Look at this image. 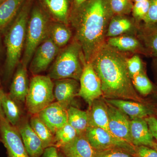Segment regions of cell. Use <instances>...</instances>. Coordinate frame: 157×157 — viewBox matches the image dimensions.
Masks as SVG:
<instances>
[{"instance_id": "cell-30", "label": "cell", "mask_w": 157, "mask_h": 157, "mask_svg": "<svg viewBox=\"0 0 157 157\" xmlns=\"http://www.w3.org/2000/svg\"><path fill=\"white\" fill-rule=\"evenodd\" d=\"M132 82L134 88L142 95H147L152 91V84L143 71L133 77Z\"/></svg>"}, {"instance_id": "cell-28", "label": "cell", "mask_w": 157, "mask_h": 157, "mask_svg": "<svg viewBox=\"0 0 157 157\" xmlns=\"http://www.w3.org/2000/svg\"><path fill=\"white\" fill-rule=\"evenodd\" d=\"M133 24L130 20L122 16L112 18L107 29L106 37H114L122 36L131 31Z\"/></svg>"}, {"instance_id": "cell-27", "label": "cell", "mask_w": 157, "mask_h": 157, "mask_svg": "<svg viewBox=\"0 0 157 157\" xmlns=\"http://www.w3.org/2000/svg\"><path fill=\"white\" fill-rule=\"evenodd\" d=\"M29 123L34 132L42 140L44 148L53 146L54 135L37 114L32 115Z\"/></svg>"}, {"instance_id": "cell-12", "label": "cell", "mask_w": 157, "mask_h": 157, "mask_svg": "<svg viewBox=\"0 0 157 157\" xmlns=\"http://www.w3.org/2000/svg\"><path fill=\"white\" fill-rule=\"evenodd\" d=\"M67 110V108L56 101L37 115L54 135L56 131L68 123Z\"/></svg>"}, {"instance_id": "cell-18", "label": "cell", "mask_w": 157, "mask_h": 157, "mask_svg": "<svg viewBox=\"0 0 157 157\" xmlns=\"http://www.w3.org/2000/svg\"><path fill=\"white\" fill-rule=\"evenodd\" d=\"M130 135L132 144L135 146L144 145L152 147L155 142L144 118L131 119Z\"/></svg>"}, {"instance_id": "cell-17", "label": "cell", "mask_w": 157, "mask_h": 157, "mask_svg": "<svg viewBox=\"0 0 157 157\" xmlns=\"http://www.w3.org/2000/svg\"><path fill=\"white\" fill-rule=\"evenodd\" d=\"M58 150L67 157H95L96 152L85 135H77Z\"/></svg>"}, {"instance_id": "cell-3", "label": "cell", "mask_w": 157, "mask_h": 157, "mask_svg": "<svg viewBox=\"0 0 157 157\" xmlns=\"http://www.w3.org/2000/svg\"><path fill=\"white\" fill-rule=\"evenodd\" d=\"M33 0H26L13 22L3 34L6 48L4 74L10 79L20 63L25 45L27 27Z\"/></svg>"}, {"instance_id": "cell-23", "label": "cell", "mask_w": 157, "mask_h": 157, "mask_svg": "<svg viewBox=\"0 0 157 157\" xmlns=\"http://www.w3.org/2000/svg\"><path fill=\"white\" fill-rule=\"evenodd\" d=\"M72 36V32L67 25L57 21L51 22L48 36L59 48H64L67 45Z\"/></svg>"}, {"instance_id": "cell-19", "label": "cell", "mask_w": 157, "mask_h": 157, "mask_svg": "<svg viewBox=\"0 0 157 157\" xmlns=\"http://www.w3.org/2000/svg\"><path fill=\"white\" fill-rule=\"evenodd\" d=\"M87 112L89 126L98 127L109 132L107 103L104 98L94 101Z\"/></svg>"}, {"instance_id": "cell-2", "label": "cell", "mask_w": 157, "mask_h": 157, "mask_svg": "<svg viewBox=\"0 0 157 157\" xmlns=\"http://www.w3.org/2000/svg\"><path fill=\"white\" fill-rule=\"evenodd\" d=\"M127 59L106 42L90 62L100 78L103 96L140 102L127 67Z\"/></svg>"}, {"instance_id": "cell-39", "label": "cell", "mask_w": 157, "mask_h": 157, "mask_svg": "<svg viewBox=\"0 0 157 157\" xmlns=\"http://www.w3.org/2000/svg\"><path fill=\"white\" fill-rule=\"evenodd\" d=\"M4 93L5 92L3 90V89L0 87V121L6 119L2 106V98Z\"/></svg>"}, {"instance_id": "cell-32", "label": "cell", "mask_w": 157, "mask_h": 157, "mask_svg": "<svg viewBox=\"0 0 157 157\" xmlns=\"http://www.w3.org/2000/svg\"><path fill=\"white\" fill-rule=\"evenodd\" d=\"M150 4L149 0L135 3L133 7V13L136 19L143 20L148 12Z\"/></svg>"}, {"instance_id": "cell-34", "label": "cell", "mask_w": 157, "mask_h": 157, "mask_svg": "<svg viewBox=\"0 0 157 157\" xmlns=\"http://www.w3.org/2000/svg\"><path fill=\"white\" fill-rule=\"evenodd\" d=\"M113 13L122 14L126 13L130 8V0H109Z\"/></svg>"}, {"instance_id": "cell-5", "label": "cell", "mask_w": 157, "mask_h": 157, "mask_svg": "<svg viewBox=\"0 0 157 157\" xmlns=\"http://www.w3.org/2000/svg\"><path fill=\"white\" fill-rule=\"evenodd\" d=\"M50 23L47 12L40 6H34L28 23L25 45L20 62L26 67L30 63L38 46L48 37Z\"/></svg>"}, {"instance_id": "cell-16", "label": "cell", "mask_w": 157, "mask_h": 157, "mask_svg": "<svg viewBox=\"0 0 157 157\" xmlns=\"http://www.w3.org/2000/svg\"><path fill=\"white\" fill-rule=\"evenodd\" d=\"M104 101L107 103L116 107L130 119L144 118L151 115L152 111L150 109L140 102L119 99H106Z\"/></svg>"}, {"instance_id": "cell-43", "label": "cell", "mask_w": 157, "mask_h": 157, "mask_svg": "<svg viewBox=\"0 0 157 157\" xmlns=\"http://www.w3.org/2000/svg\"><path fill=\"white\" fill-rule=\"evenodd\" d=\"M135 2H143V1H147V0H134Z\"/></svg>"}, {"instance_id": "cell-11", "label": "cell", "mask_w": 157, "mask_h": 157, "mask_svg": "<svg viewBox=\"0 0 157 157\" xmlns=\"http://www.w3.org/2000/svg\"><path fill=\"white\" fill-rule=\"evenodd\" d=\"M107 106L109 132L118 138L132 144L130 118L114 106L108 103Z\"/></svg>"}, {"instance_id": "cell-15", "label": "cell", "mask_w": 157, "mask_h": 157, "mask_svg": "<svg viewBox=\"0 0 157 157\" xmlns=\"http://www.w3.org/2000/svg\"><path fill=\"white\" fill-rule=\"evenodd\" d=\"M27 69L20 62L15 70L10 86L9 94L20 103H25L28 93L29 83Z\"/></svg>"}, {"instance_id": "cell-13", "label": "cell", "mask_w": 157, "mask_h": 157, "mask_svg": "<svg viewBox=\"0 0 157 157\" xmlns=\"http://www.w3.org/2000/svg\"><path fill=\"white\" fill-rule=\"evenodd\" d=\"M80 84L78 81L72 78H65L54 81L53 93L55 99L63 106L68 108L73 99L77 96Z\"/></svg>"}, {"instance_id": "cell-10", "label": "cell", "mask_w": 157, "mask_h": 157, "mask_svg": "<svg viewBox=\"0 0 157 157\" xmlns=\"http://www.w3.org/2000/svg\"><path fill=\"white\" fill-rule=\"evenodd\" d=\"M2 142L7 150L9 157H30L23 142L17 127L7 119L0 121Z\"/></svg>"}, {"instance_id": "cell-4", "label": "cell", "mask_w": 157, "mask_h": 157, "mask_svg": "<svg viewBox=\"0 0 157 157\" xmlns=\"http://www.w3.org/2000/svg\"><path fill=\"white\" fill-rule=\"evenodd\" d=\"M86 63L81 46L73 40L60 50L48 76L54 81L65 78L78 81Z\"/></svg>"}, {"instance_id": "cell-42", "label": "cell", "mask_w": 157, "mask_h": 157, "mask_svg": "<svg viewBox=\"0 0 157 157\" xmlns=\"http://www.w3.org/2000/svg\"><path fill=\"white\" fill-rule=\"evenodd\" d=\"M152 148H154L157 151V142H155Z\"/></svg>"}, {"instance_id": "cell-33", "label": "cell", "mask_w": 157, "mask_h": 157, "mask_svg": "<svg viewBox=\"0 0 157 157\" xmlns=\"http://www.w3.org/2000/svg\"><path fill=\"white\" fill-rule=\"evenodd\" d=\"M95 157H136L131 153L120 149L96 151Z\"/></svg>"}, {"instance_id": "cell-49", "label": "cell", "mask_w": 157, "mask_h": 157, "mask_svg": "<svg viewBox=\"0 0 157 157\" xmlns=\"http://www.w3.org/2000/svg\"></svg>"}, {"instance_id": "cell-36", "label": "cell", "mask_w": 157, "mask_h": 157, "mask_svg": "<svg viewBox=\"0 0 157 157\" xmlns=\"http://www.w3.org/2000/svg\"><path fill=\"white\" fill-rule=\"evenodd\" d=\"M135 155L136 157H157V151L144 145L135 146Z\"/></svg>"}, {"instance_id": "cell-21", "label": "cell", "mask_w": 157, "mask_h": 157, "mask_svg": "<svg viewBox=\"0 0 157 157\" xmlns=\"http://www.w3.org/2000/svg\"><path fill=\"white\" fill-rule=\"evenodd\" d=\"M43 6L56 21L69 24V3L68 0H42Z\"/></svg>"}, {"instance_id": "cell-48", "label": "cell", "mask_w": 157, "mask_h": 157, "mask_svg": "<svg viewBox=\"0 0 157 157\" xmlns=\"http://www.w3.org/2000/svg\"><path fill=\"white\" fill-rule=\"evenodd\" d=\"M1 78H0V86H1Z\"/></svg>"}, {"instance_id": "cell-47", "label": "cell", "mask_w": 157, "mask_h": 157, "mask_svg": "<svg viewBox=\"0 0 157 157\" xmlns=\"http://www.w3.org/2000/svg\"><path fill=\"white\" fill-rule=\"evenodd\" d=\"M4 1V0H0V4H1V3L2 2Z\"/></svg>"}, {"instance_id": "cell-40", "label": "cell", "mask_w": 157, "mask_h": 157, "mask_svg": "<svg viewBox=\"0 0 157 157\" xmlns=\"http://www.w3.org/2000/svg\"><path fill=\"white\" fill-rule=\"evenodd\" d=\"M74 1H75L76 6H77V7H78V6L82 5L83 3L86 2L88 0H74Z\"/></svg>"}, {"instance_id": "cell-37", "label": "cell", "mask_w": 157, "mask_h": 157, "mask_svg": "<svg viewBox=\"0 0 157 157\" xmlns=\"http://www.w3.org/2000/svg\"><path fill=\"white\" fill-rule=\"evenodd\" d=\"M144 119L148 125L150 132L157 142V119L154 117L149 116Z\"/></svg>"}, {"instance_id": "cell-20", "label": "cell", "mask_w": 157, "mask_h": 157, "mask_svg": "<svg viewBox=\"0 0 157 157\" xmlns=\"http://www.w3.org/2000/svg\"><path fill=\"white\" fill-rule=\"evenodd\" d=\"M26 0H4L0 4V34L13 22Z\"/></svg>"}, {"instance_id": "cell-9", "label": "cell", "mask_w": 157, "mask_h": 157, "mask_svg": "<svg viewBox=\"0 0 157 157\" xmlns=\"http://www.w3.org/2000/svg\"><path fill=\"white\" fill-rule=\"evenodd\" d=\"M60 48L48 36L38 46L30 63L29 70L33 75L45 71L56 58Z\"/></svg>"}, {"instance_id": "cell-44", "label": "cell", "mask_w": 157, "mask_h": 157, "mask_svg": "<svg viewBox=\"0 0 157 157\" xmlns=\"http://www.w3.org/2000/svg\"><path fill=\"white\" fill-rule=\"evenodd\" d=\"M59 153H60V157H67L65 156L64 155H63L60 152H59Z\"/></svg>"}, {"instance_id": "cell-41", "label": "cell", "mask_w": 157, "mask_h": 157, "mask_svg": "<svg viewBox=\"0 0 157 157\" xmlns=\"http://www.w3.org/2000/svg\"><path fill=\"white\" fill-rule=\"evenodd\" d=\"M2 56H3L2 45V43H1V41H0V63H1V61H2Z\"/></svg>"}, {"instance_id": "cell-31", "label": "cell", "mask_w": 157, "mask_h": 157, "mask_svg": "<svg viewBox=\"0 0 157 157\" xmlns=\"http://www.w3.org/2000/svg\"><path fill=\"white\" fill-rule=\"evenodd\" d=\"M127 67L132 78L143 71V65L139 56L135 55L127 60Z\"/></svg>"}, {"instance_id": "cell-14", "label": "cell", "mask_w": 157, "mask_h": 157, "mask_svg": "<svg viewBox=\"0 0 157 157\" xmlns=\"http://www.w3.org/2000/svg\"><path fill=\"white\" fill-rule=\"evenodd\" d=\"M16 127L29 156L41 157L45 148L42 140L32 128L29 122L21 120Z\"/></svg>"}, {"instance_id": "cell-45", "label": "cell", "mask_w": 157, "mask_h": 157, "mask_svg": "<svg viewBox=\"0 0 157 157\" xmlns=\"http://www.w3.org/2000/svg\"><path fill=\"white\" fill-rule=\"evenodd\" d=\"M155 65L156 67V69L157 70V59L155 61Z\"/></svg>"}, {"instance_id": "cell-1", "label": "cell", "mask_w": 157, "mask_h": 157, "mask_svg": "<svg viewBox=\"0 0 157 157\" xmlns=\"http://www.w3.org/2000/svg\"><path fill=\"white\" fill-rule=\"evenodd\" d=\"M77 7L69 20L75 32L74 40L81 46L87 63L105 43L113 13L109 0H88Z\"/></svg>"}, {"instance_id": "cell-38", "label": "cell", "mask_w": 157, "mask_h": 157, "mask_svg": "<svg viewBox=\"0 0 157 157\" xmlns=\"http://www.w3.org/2000/svg\"><path fill=\"white\" fill-rule=\"evenodd\" d=\"M41 157H60L59 150L54 146L46 147Z\"/></svg>"}, {"instance_id": "cell-26", "label": "cell", "mask_w": 157, "mask_h": 157, "mask_svg": "<svg viewBox=\"0 0 157 157\" xmlns=\"http://www.w3.org/2000/svg\"><path fill=\"white\" fill-rule=\"evenodd\" d=\"M17 103L9 93H4L2 98L3 111L7 121L15 127H17L21 121V112Z\"/></svg>"}, {"instance_id": "cell-6", "label": "cell", "mask_w": 157, "mask_h": 157, "mask_svg": "<svg viewBox=\"0 0 157 157\" xmlns=\"http://www.w3.org/2000/svg\"><path fill=\"white\" fill-rule=\"evenodd\" d=\"M54 81L48 76L36 75L31 78L25 101L26 107L31 115H37L54 102Z\"/></svg>"}, {"instance_id": "cell-8", "label": "cell", "mask_w": 157, "mask_h": 157, "mask_svg": "<svg viewBox=\"0 0 157 157\" xmlns=\"http://www.w3.org/2000/svg\"><path fill=\"white\" fill-rule=\"evenodd\" d=\"M79 81L80 88L77 96L82 98L89 107L103 96L101 80L91 63L85 65Z\"/></svg>"}, {"instance_id": "cell-7", "label": "cell", "mask_w": 157, "mask_h": 157, "mask_svg": "<svg viewBox=\"0 0 157 157\" xmlns=\"http://www.w3.org/2000/svg\"><path fill=\"white\" fill-rule=\"evenodd\" d=\"M85 135L96 151L120 149L135 155L134 145L118 138L105 129L89 126Z\"/></svg>"}, {"instance_id": "cell-35", "label": "cell", "mask_w": 157, "mask_h": 157, "mask_svg": "<svg viewBox=\"0 0 157 157\" xmlns=\"http://www.w3.org/2000/svg\"><path fill=\"white\" fill-rule=\"evenodd\" d=\"M149 1V9L143 20L145 25H151L157 23V0Z\"/></svg>"}, {"instance_id": "cell-46", "label": "cell", "mask_w": 157, "mask_h": 157, "mask_svg": "<svg viewBox=\"0 0 157 157\" xmlns=\"http://www.w3.org/2000/svg\"><path fill=\"white\" fill-rule=\"evenodd\" d=\"M0 142H2V138H1V132H0Z\"/></svg>"}, {"instance_id": "cell-22", "label": "cell", "mask_w": 157, "mask_h": 157, "mask_svg": "<svg viewBox=\"0 0 157 157\" xmlns=\"http://www.w3.org/2000/svg\"><path fill=\"white\" fill-rule=\"evenodd\" d=\"M143 52L151 56L157 57V23L145 25L140 31Z\"/></svg>"}, {"instance_id": "cell-29", "label": "cell", "mask_w": 157, "mask_h": 157, "mask_svg": "<svg viewBox=\"0 0 157 157\" xmlns=\"http://www.w3.org/2000/svg\"><path fill=\"white\" fill-rule=\"evenodd\" d=\"M54 135L53 146L58 149L67 144L78 135L76 130L68 123L58 129Z\"/></svg>"}, {"instance_id": "cell-25", "label": "cell", "mask_w": 157, "mask_h": 157, "mask_svg": "<svg viewBox=\"0 0 157 157\" xmlns=\"http://www.w3.org/2000/svg\"><path fill=\"white\" fill-rule=\"evenodd\" d=\"M106 43L119 51L135 52L141 50L143 52L140 41L132 36L122 35L111 37L107 39Z\"/></svg>"}, {"instance_id": "cell-24", "label": "cell", "mask_w": 157, "mask_h": 157, "mask_svg": "<svg viewBox=\"0 0 157 157\" xmlns=\"http://www.w3.org/2000/svg\"><path fill=\"white\" fill-rule=\"evenodd\" d=\"M68 124L76 130L78 135H85L89 127L87 111L70 106L67 108Z\"/></svg>"}]
</instances>
